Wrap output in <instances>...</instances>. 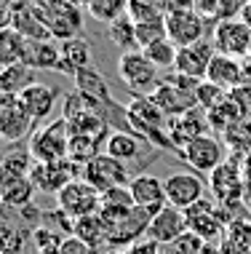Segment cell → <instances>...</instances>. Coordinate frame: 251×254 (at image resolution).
Instances as JSON below:
<instances>
[{
  "label": "cell",
  "mask_w": 251,
  "mask_h": 254,
  "mask_svg": "<svg viewBox=\"0 0 251 254\" xmlns=\"http://www.w3.org/2000/svg\"><path fill=\"white\" fill-rule=\"evenodd\" d=\"M163 185L168 206H174L179 211H187L190 206H195L203 198V190H206L201 174H195V171H176L168 180H163Z\"/></svg>",
  "instance_id": "obj_14"
},
{
  "label": "cell",
  "mask_w": 251,
  "mask_h": 254,
  "mask_svg": "<svg viewBox=\"0 0 251 254\" xmlns=\"http://www.w3.org/2000/svg\"><path fill=\"white\" fill-rule=\"evenodd\" d=\"M160 254H171V252H168V249H166V252H160Z\"/></svg>",
  "instance_id": "obj_54"
},
{
  "label": "cell",
  "mask_w": 251,
  "mask_h": 254,
  "mask_svg": "<svg viewBox=\"0 0 251 254\" xmlns=\"http://www.w3.org/2000/svg\"><path fill=\"white\" fill-rule=\"evenodd\" d=\"M43 225L56 230V233H62V236H72V230H75V219L67 214V211H62L59 206L51 211H43Z\"/></svg>",
  "instance_id": "obj_41"
},
{
  "label": "cell",
  "mask_w": 251,
  "mask_h": 254,
  "mask_svg": "<svg viewBox=\"0 0 251 254\" xmlns=\"http://www.w3.org/2000/svg\"><path fill=\"white\" fill-rule=\"evenodd\" d=\"M150 99L163 110L166 118H176V115H185L187 110L198 107V102H195L193 94L182 91L179 86H174L171 80H158V86L150 91Z\"/></svg>",
  "instance_id": "obj_19"
},
{
  "label": "cell",
  "mask_w": 251,
  "mask_h": 254,
  "mask_svg": "<svg viewBox=\"0 0 251 254\" xmlns=\"http://www.w3.org/2000/svg\"><path fill=\"white\" fill-rule=\"evenodd\" d=\"M83 180L91 185V188H97L99 193H107V190H115V188H128V182L134 180L131 174H128L126 163L115 161L110 158L107 153L97 155L91 163H86L83 166Z\"/></svg>",
  "instance_id": "obj_10"
},
{
  "label": "cell",
  "mask_w": 251,
  "mask_h": 254,
  "mask_svg": "<svg viewBox=\"0 0 251 254\" xmlns=\"http://www.w3.org/2000/svg\"><path fill=\"white\" fill-rule=\"evenodd\" d=\"M211 43H214L216 54L235 57V59H249L251 27H246L241 19H225V22H216L214 32H211Z\"/></svg>",
  "instance_id": "obj_12"
},
{
  "label": "cell",
  "mask_w": 251,
  "mask_h": 254,
  "mask_svg": "<svg viewBox=\"0 0 251 254\" xmlns=\"http://www.w3.org/2000/svg\"><path fill=\"white\" fill-rule=\"evenodd\" d=\"M211 131V123H208V113L201 107L187 110L185 115H176V118H168V136L174 142V150L179 153L185 145H190L198 136H206Z\"/></svg>",
  "instance_id": "obj_15"
},
{
  "label": "cell",
  "mask_w": 251,
  "mask_h": 254,
  "mask_svg": "<svg viewBox=\"0 0 251 254\" xmlns=\"http://www.w3.org/2000/svg\"><path fill=\"white\" fill-rule=\"evenodd\" d=\"M249 59H251V49H249Z\"/></svg>",
  "instance_id": "obj_55"
},
{
  "label": "cell",
  "mask_w": 251,
  "mask_h": 254,
  "mask_svg": "<svg viewBox=\"0 0 251 254\" xmlns=\"http://www.w3.org/2000/svg\"><path fill=\"white\" fill-rule=\"evenodd\" d=\"M145 51V57L152 62L158 70H168L171 67L174 70V64H176V54H179V49L171 43L168 38H163V40H158V43H152V46H147V49H142Z\"/></svg>",
  "instance_id": "obj_34"
},
{
  "label": "cell",
  "mask_w": 251,
  "mask_h": 254,
  "mask_svg": "<svg viewBox=\"0 0 251 254\" xmlns=\"http://www.w3.org/2000/svg\"><path fill=\"white\" fill-rule=\"evenodd\" d=\"M13 30L27 40H51L49 27H46L43 16L38 13L35 5H27V8L13 13Z\"/></svg>",
  "instance_id": "obj_27"
},
{
  "label": "cell",
  "mask_w": 251,
  "mask_h": 254,
  "mask_svg": "<svg viewBox=\"0 0 251 254\" xmlns=\"http://www.w3.org/2000/svg\"><path fill=\"white\" fill-rule=\"evenodd\" d=\"M56 206L62 211H67L72 219L91 217V214H99L101 211V193L80 177V180L70 182L64 190L56 193Z\"/></svg>",
  "instance_id": "obj_8"
},
{
  "label": "cell",
  "mask_w": 251,
  "mask_h": 254,
  "mask_svg": "<svg viewBox=\"0 0 251 254\" xmlns=\"http://www.w3.org/2000/svg\"><path fill=\"white\" fill-rule=\"evenodd\" d=\"M126 254H160V244L152 241V238H139L131 246H126Z\"/></svg>",
  "instance_id": "obj_46"
},
{
  "label": "cell",
  "mask_w": 251,
  "mask_h": 254,
  "mask_svg": "<svg viewBox=\"0 0 251 254\" xmlns=\"http://www.w3.org/2000/svg\"><path fill=\"white\" fill-rule=\"evenodd\" d=\"M72 236H78L80 241L91 244L94 249H104V252L112 249V246H110V238H107V228H104V222H101L99 214L75 219V230H72Z\"/></svg>",
  "instance_id": "obj_28"
},
{
  "label": "cell",
  "mask_w": 251,
  "mask_h": 254,
  "mask_svg": "<svg viewBox=\"0 0 251 254\" xmlns=\"http://www.w3.org/2000/svg\"><path fill=\"white\" fill-rule=\"evenodd\" d=\"M206 80L227 88V91H235L238 86H243V59L214 54L211 64H208V72H206Z\"/></svg>",
  "instance_id": "obj_20"
},
{
  "label": "cell",
  "mask_w": 251,
  "mask_h": 254,
  "mask_svg": "<svg viewBox=\"0 0 251 254\" xmlns=\"http://www.w3.org/2000/svg\"><path fill=\"white\" fill-rule=\"evenodd\" d=\"M195 102H198L201 110H206V113H211V110L222 107L225 102H230V91L216 83H208V80H203L198 86V91H195Z\"/></svg>",
  "instance_id": "obj_35"
},
{
  "label": "cell",
  "mask_w": 251,
  "mask_h": 254,
  "mask_svg": "<svg viewBox=\"0 0 251 254\" xmlns=\"http://www.w3.org/2000/svg\"><path fill=\"white\" fill-rule=\"evenodd\" d=\"M187 217V230L195 233V236H201L203 241L214 244L216 238L225 233V209H222L216 201H206V198H201L195 206H190L185 211Z\"/></svg>",
  "instance_id": "obj_11"
},
{
  "label": "cell",
  "mask_w": 251,
  "mask_h": 254,
  "mask_svg": "<svg viewBox=\"0 0 251 254\" xmlns=\"http://www.w3.org/2000/svg\"><path fill=\"white\" fill-rule=\"evenodd\" d=\"M24 51H27V38H22L13 27L0 30V67L24 62Z\"/></svg>",
  "instance_id": "obj_30"
},
{
  "label": "cell",
  "mask_w": 251,
  "mask_h": 254,
  "mask_svg": "<svg viewBox=\"0 0 251 254\" xmlns=\"http://www.w3.org/2000/svg\"><path fill=\"white\" fill-rule=\"evenodd\" d=\"M24 64L32 70H56L62 67V49L53 40H27Z\"/></svg>",
  "instance_id": "obj_22"
},
{
  "label": "cell",
  "mask_w": 251,
  "mask_h": 254,
  "mask_svg": "<svg viewBox=\"0 0 251 254\" xmlns=\"http://www.w3.org/2000/svg\"><path fill=\"white\" fill-rule=\"evenodd\" d=\"M185 233H187L185 211L174 209V206H166V209H160L158 214L152 217L150 228H147V238L158 241L160 246H171L176 238L185 236Z\"/></svg>",
  "instance_id": "obj_18"
},
{
  "label": "cell",
  "mask_w": 251,
  "mask_h": 254,
  "mask_svg": "<svg viewBox=\"0 0 251 254\" xmlns=\"http://www.w3.org/2000/svg\"><path fill=\"white\" fill-rule=\"evenodd\" d=\"M225 145L233 155H249L251 153V118H243L233 128H227Z\"/></svg>",
  "instance_id": "obj_32"
},
{
  "label": "cell",
  "mask_w": 251,
  "mask_h": 254,
  "mask_svg": "<svg viewBox=\"0 0 251 254\" xmlns=\"http://www.w3.org/2000/svg\"><path fill=\"white\" fill-rule=\"evenodd\" d=\"M230 97H233V102L241 107V113L246 115V118H251V83L238 86L235 91H230Z\"/></svg>",
  "instance_id": "obj_45"
},
{
  "label": "cell",
  "mask_w": 251,
  "mask_h": 254,
  "mask_svg": "<svg viewBox=\"0 0 251 254\" xmlns=\"http://www.w3.org/2000/svg\"><path fill=\"white\" fill-rule=\"evenodd\" d=\"M216 5H219V0H193V8L198 13H203V16H208V19H214Z\"/></svg>",
  "instance_id": "obj_47"
},
{
  "label": "cell",
  "mask_w": 251,
  "mask_h": 254,
  "mask_svg": "<svg viewBox=\"0 0 251 254\" xmlns=\"http://www.w3.org/2000/svg\"><path fill=\"white\" fill-rule=\"evenodd\" d=\"M38 83V72L32 67H27L24 62L11 67H0V94H13L19 97L22 91H27L30 86Z\"/></svg>",
  "instance_id": "obj_25"
},
{
  "label": "cell",
  "mask_w": 251,
  "mask_h": 254,
  "mask_svg": "<svg viewBox=\"0 0 251 254\" xmlns=\"http://www.w3.org/2000/svg\"><path fill=\"white\" fill-rule=\"evenodd\" d=\"M27 150H30L35 163H56L70 158V126L64 118H56L46 126H40L38 131L27 139Z\"/></svg>",
  "instance_id": "obj_3"
},
{
  "label": "cell",
  "mask_w": 251,
  "mask_h": 254,
  "mask_svg": "<svg viewBox=\"0 0 251 254\" xmlns=\"http://www.w3.org/2000/svg\"><path fill=\"white\" fill-rule=\"evenodd\" d=\"M118 78L131 88V94L152 91L158 86V67L145 57V51H126L118 57Z\"/></svg>",
  "instance_id": "obj_7"
},
{
  "label": "cell",
  "mask_w": 251,
  "mask_h": 254,
  "mask_svg": "<svg viewBox=\"0 0 251 254\" xmlns=\"http://www.w3.org/2000/svg\"><path fill=\"white\" fill-rule=\"evenodd\" d=\"M166 0H126V13L134 19V24L166 19Z\"/></svg>",
  "instance_id": "obj_31"
},
{
  "label": "cell",
  "mask_w": 251,
  "mask_h": 254,
  "mask_svg": "<svg viewBox=\"0 0 251 254\" xmlns=\"http://www.w3.org/2000/svg\"><path fill=\"white\" fill-rule=\"evenodd\" d=\"M179 155L195 174H206L208 177L211 171H216L230 158V150L225 145V139H216V136L206 134V136L193 139L190 145H185L179 150Z\"/></svg>",
  "instance_id": "obj_5"
},
{
  "label": "cell",
  "mask_w": 251,
  "mask_h": 254,
  "mask_svg": "<svg viewBox=\"0 0 251 254\" xmlns=\"http://www.w3.org/2000/svg\"><path fill=\"white\" fill-rule=\"evenodd\" d=\"M27 241H32V236L24 233L22 228H16L11 222L0 225V252L3 254H24Z\"/></svg>",
  "instance_id": "obj_33"
},
{
  "label": "cell",
  "mask_w": 251,
  "mask_h": 254,
  "mask_svg": "<svg viewBox=\"0 0 251 254\" xmlns=\"http://www.w3.org/2000/svg\"><path fill=\"white\" fill-rule=\"evenodd\" d=\"M166 8H193V0H166Z\"/></svg>",
  "instance_id": "obj_50"
},
{
  "label": "cell",
  "mask_w": 251,
  "mask_h": 254,
  "mask_svg": "<svg viewBox=\"0 0 251 254\" xmlns=\"http://www.w3.org/2000/svg\"><path fill=\"white\" fill-rule=\"evenodd\" d=\"M32 136V118L27 115L22 99L13 94H0V139L19 142Z\"/></svg>",
  "instance_id": "obj_13"
},
{
  "label": "cell",
  "mask_w": 251,
  "mask_h": 254,
  "mask_svg": "<svg viewBox=\"0 0 251 254\" xmlns=\"http://www.w3.org/2000/svg\"><path fill=\"white\" fill-rule=\"evenodd\" d=\"M101 206H134V201H131L128 188H115V190L101 193Z\"/></svg>",
  "instance_id": "obj_44"
},
{
  "label": "cell",
  "mask_w": 251,
  "mask_h": 254,
  "mask_svg": "<svg viewBox=\"0 0 251 254\" xmlns=\"http://www.w3.org/2000/svg\"><path fill=\"white\" fill-rule=\"evenodd\" d=\"M0 209H3V201H0Z\"/></svg>",
  "instance_id": "obj_56"
},
{
  "label": "cell",
  "mask_w": 251,
  "mask_h": 254,
  "mask_svg": "<svg viewBox=\"0 0 251 254\" xmlns=\"http://www.w3.org/2000/svg\"><path fill=\"white\" fill-rule=\"evenodd\" d=\"M80 177H83V166H78L70 158L56 161V163H32V171H30V180L35 185V190L53 193V195L59 190H64L70 182L80 180Z\"/></svg>",
  "instance_id": "obj_9"
},
{
  "label": "cell",
  "mask_w": 251,
  "mask_h": 254,
  "mask_svg": "<svg viewBox=\"0 0 251 254\" xmlns=\"http://www.w3.org/2000/svg\"><path fill=\"white\" fill-rule=\"evenodd\" d=\"M104 153L120 163L134 161L142 153V139L134 131H110V136L104 142Z\"/></svg>",
  "instance_id": "obj_26"
},
{
  "label": "cell",
  "mask_w": 251,
  "mask_h": 254,
  "mask_svg": "<svg viewBox=\"0 0 251 254\" xmlns=\"http://www.w3.org/2000/svg\"><path fill=\"white\" fill-rule=\"evenodd\" d=\"M208 241H203L201 236H195V233H185V236H179L176 241L168 246V252L171 254H206L208 252Z\"/></svg>",
  "instance_id": "obj_40"
},
{
  "label": "cell",
  "mask_w": 251,
  "mask_h": 254,
  "mask_svg": "<svg viewBox=\"0 0 251 254\" xmlns=\"http://www.w3.org/2000/svg\"><path fill=\"white\" fill-rule=\"evenodd\" d=\"M99 217L107 228L110 246H118V249H126L134 241L145 238L152 222V214L139 206H101Z\"/></svg>",
  "instance_id": "obj_2"
},
{
  "label": "cell",
  "mask_w": 251,
  "mask_h": 254,
  "mask_svg": "<svg viewBox=\"0 0 251 254\" xmlns=\"http://www.w3.org/2000/svg\"><path fill=\"white\" fill-rule=\"evenodd\" d=\"M38 13L43 16L51 38H56L59 43L78 38V30H80V24H83V13H80V8L75 3H70V0L38 3Z\"/></svg>",
  "instance_id": "obj_6"
},
{
  "label": "cell",
  "mask_w": 251,
  "mask_h": 254,
  "mask_svg": "<svg viewBox=\"0 0 251 254\" xmlns=\"http://www.w3.org/2000/svg\"><path fill=\"white\" fill-rule=\"evenodd\" d=\"M59 49H62V67H59L62 75H72L75 78L80 70L91 67V43L88 40L72 38V40L59 43Z\"/></svg>",
  "instance_id": "obj_23"
},
{
  "label": "cell",
  "mask_w": 251,
  "mask_h": 254,
  "mask_svg": "<svg viewBox=\"0 0 251 254\" xmlns=\"http://www.w3.org/2000/svg\"><path fill=\"white\" fill-rule=\"evenodd\" d=\"M214 24H216L214 19L203 16L195 8L166 11V32H168V40H171L176 49H185V46L208 40L214 32Z\"/></svg>",
  "instance_id": "obj_4"
},
{
  "label": "cell",
  "mask_w": 251,
  "mask_h": 254,
  "mask_svg": "<svg viewBox=\"0 0 251 254\" xmlns=\"http://www.w3.org/2000/svg\"><path fill=\"white\" fill-rule=\"evenodd\" d=\"M32 155L27 147H11L5 155H0V201L3 206H27L32 203L35 185L30 180Z\"/></svg>",
  "instance_id": "obj_1"
},
{
  "label": "cell",
  "mask_w": 251,
  "mask_h": 254,
  "mask_svg": "<svg viewBox=\"0 0 251 254\" xmlns=\"http://www.w3.org/2000/svg\"><path fill=\"white\" fill-rule=\"evenodd\" d=\"M246 115L241 113V107L233 102V97H230V102H225L222 107H216L208 113V123H211V128H219L222 134L227 131V128H233L235 123H241Z\"/></svg>",
  "instance_id": "obj_36"
},
{
  "label": "cell",
  "mask_w": 251,
  "mask_h": 254,
  "mask_svg": "<svg viewBox=\"0 0 251 254\" xmlns=\"http://www.w3.org/2000/svg\"><path fill=\"white\" fill-rule=\"evenodd\" d=\"M86 8L91 11V16H97V19H101V22L110 24L112 19L123 16L126 0H86Z\"/></svg>",
  "instance_id": "obj_38"
},
{
  "label": "cell",
  "mask_w": 251,
  "mask_h": 254,
  "mask_svg": "<svg viewBox=\"0 0 251 254\" xmlns=\"http://www.w3.org/2000/svg\"><path fill=\"white\" fill-rule=\"evenodd\" d=\"M107 38H110V43L115 49L120 51H139V43H137V24H134V19L123 13V16L112 19L110 24H107Z\"/></svg>",
  "instance_id": "obj_29"
},
{
  "label": "cell",
  "mask_w": 251,
  "mask_h": 254,
  "mask_svg": "<svg viewBox=\"0 0 251 254\" xmlns=\"http://www.w3.org/2000/svg\"><path fill=\"white\" fill-rule=\"evenodd\" d=\"M75 88H78V91H83V94H88V97H94L99 105H104V110H110V107L118 105V102L112 99V94H110V86H107L104 75H101L94 64L86 67V70H80L75 75Z\"/></svg>",
  "instance_id": "obj_24"
},
{
  "label": "cell",
  "mask_w": 251,
  "mask_h": 254,
  "mask_svg": "<svg viewBox=\"0 0 251 254\" xmlns=\"http://www.w3.org/2000/svg\"><path fill=\"white\" fill-rule=\"evenodd\" d=\"M249 0H219L214 13V22H225V19H241V11Z\"/></svg>",
  "instance_id": "obj_42"
},
{
  "label": "cell",
  "mask_w": 251,
  "mask_h": 254,
  "mask_svg": "<svg viewBox=\"0 0 251 254\" xmlns=\"http://www.w3.org/2000/svg\"><path fill=\"white\" fill-rule=\"evenodd\" d=\"M8 27H13V11L0 5V30H8Z\"/></svg>",
  "instance_id": "obj_49"
},
{
  "label": "cell",
  "mask_w": 251,
  "mask_h": 254,
  "mask_svg": "<svg viewBox=\"0 0 251 254\" xmlns=\"http://www.w3.org/2000/svg\"><path fill=\"white\" fill-rule=\"evenodd\" d=\"M241 22L246 24V27H251V0L246 5H243V11H241Z\"/></svg>",
  "instance_id": "obj_51"
},
{
  "label": "cell",
  "mask_w": 251,
  "mask_h": 254,
  "mask_svg": "<svg viewBox=\"0 0 251 254\" xmlns=\"http://www.w3.org/2000/svg\"><path fill=\"white\" fill-rule=\"evenodd\" d=\"M0 254H3V252H0Z\"/></svg>",
  "instance_id": "obj_57"
},
{
  "label": "cell",
  "mask_w": 251,
  "mask_h": 254,
  "mask_svg": "<svg viewBox=\"0 0 251 254\" xmlns=\"http://www.w3.org/2000/svg\"><path fill=\"white\" fill-rule=\"evenodd\" d=\"M64 238L67 236H62V233H56L51 228H46V225H40V228L32 233V244H35L38 254H59Z\"/></svg>",
  "instance_id": "obj_37"
},
{
  "label": "cell",
  "mask_w": 251,
  "mask_h": 254,
  "mask_svg": "<svg viewBox=\"0 0 251 254\" xmlns=\"http://www.w3.org/2000/svg\"><path fill=\"white\" fill-rule=\"evenodd\" d=\"M0 5H3V8H8V11H22V8H27V5H30V0H0Z\"/></svg>",
  "instance_id": "obj_48"
},
{
  "label": "cell",
  "mask_w": 251,
  "mask_h": 254,
  "mask_svg": "<svg viewBox=\"0 0 251 254\" xmlns=\"http://www.w3.org/2000/svg\"><path fill=\"white\" fill-rule=\"evenodd\" d=\"M59 254H99V249H94L91 244L80 241L78 236H67L62 249H59Z\"/></svg>",
  "instance_id": "obj_43"
},
{
  "label": "cell",
  "mask_w": 251,
  "mask_h": 254,
  "mask_svg": "<svg viewBox=\"0 0 251 254\" xmlns=\"http://www.w3.org/2000/svg\"><path fill=\"white\" fill-rule=\"evenodd\" d=\"M0 211H3V209H0ZM0 225H3V214H0Z\"/></svg>",
  "instance_id": "obj_53"
},
{
  "label": "cell",
  "mask_w": 251,
  "mask_h": 254,
  "mask_svg": "<svg viewBox=\"0 0 251 254\" xmlns=\"http://www.w3.org/2000/svg\"><path fill=\"white\" fill-rule=\"evenodd\" d=\"M101 254H126V249H118V246H112V249H107V252H101Z\"/></svg>",
  "instance_id": "obj_52"
},
{
  "label": "cell",
  "mask_w": 251,
  "mask_h": 254,
  "mask_svg": "<svg viewBox=\"0 0 251 254\" xmlns=\"http://www.w3.org/2000/svg\"><path fill=\"white\" fill-rule=\"evenodd\" d=\"M163 38H168L166 19H155V22L137 24V43H139V49H147V46L158 43V40H163Z\"/></svg>",
  "instance_id": "obj_39"
},
{
  "label": "cell",
  "mask_w": 251,
  "mask_h": 254,
  "mask_svg": "<svg viewBox=\"0 0 251 254\" xmlns=\"http://www.w3.org/2000/svg\"><path fill=\"white\" fill-rule=\"evenodd\" d=\"M56 94L59 91L49 83H35V86L27 88V91L19 94V99H22V105L27 110V115L32 118V123H38V121H46L51 115L53 105H56Z\"/></svg>",
  "instance_id": "obj_21"
},
{
  "label": "cell",
  "mask_w": 251,
  "mask_h": 254,
  "mask_svg": "<svg viewBox=\"0 0 251 254\" xmlns=\"http://www.w3.org/2000/svg\"><path fill=\"white\" fill-rule=\"evenodd\" d=\"M214 54H216V49H214L211 38L201 40V43H193V46H185L176 54L174 72L187 75V78H195V80H206V72H208V64H211Z\"/></svg>",
  "instance_id": "obj_17"
},
{
  "label": "cell",
  "mask_w": 251,
  "mask_h": 254,
  "mask_svg": "<svg viewBox=\"0 0 251 254\" xmlns=\"http://www.w3.org/2000/svg\"><path fill=\"white\" fill-rule=\"evenodd\" d=\"M128 193H131L134 206L150 211L155 217L160 209H166V185L152 174H134V180L128 182Z\"/></svg>",
  "instance_id": "obj_16"
}]
</instances>
